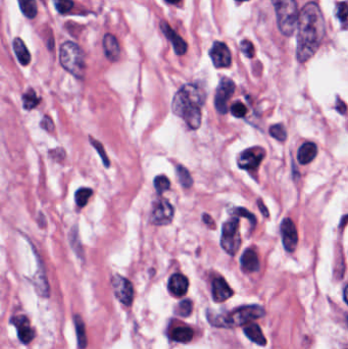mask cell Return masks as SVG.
Masks as SVG:
<instances>
[{
	"instance_id": "1",
	"label": "cell",
	"mask_w": 348,
	"mask_h": 349,
	"mask_svg": "<svg viewBox=\"0 0 348 349\" xmlns=\"http://www.w3.org/2000/svg\"><path fill=\"white\" fill-rule=\"evenodd\" d=\"M297 30L296 56L303 64L318 51L326 33L325 19L317 4L309 3L301 10Z\"/></svg>"
},
{
	"instance_id": "2",
	"label": "cell",
	"mask_w": 348,
	"mask_h": 349,
	"mask_svg": "<svg viewBox=\"0 0 348 349\" xmlns=\"http://www.w3.org/2000/svg\"><path fill=\"white\" fill-rule=\"evenodd\" d=\"M205 102V93L197 85L186 84L175 95L172 109L182 118L187 126L196 130L201 125V106Z\"/></svg>"
},
{
	"instance_id": "3",
	"label": "cell",
	"mask_w": 348,
	"mask_h": 349,
	"mask_svg": "<svg viewBox=\"0 0 348 349\" xmlns=\"http://www.w3.org/2000/svg\"><path fill=\"white\" fill-rule=\"evenodd\" d=\"M264 315L265 310L263 307L259 305H246L224 314L208 315V321L215 327L233 328L249 324L255 320L263 318Z\"/></svg>"
},
{
	"instance_id": "4",
	"label": "cell",
	"mask_w": 348,
	"mask_h": 349,
	"mask_svg": "<svg viewBox=\"0 0 348 349\" xmlns=\"http://www.w3.org/2000/svg\"><path fill=\"white\" fill-rule=\"evenodd\" d=\"M272 4L280 32L285 36H291L297 28L299 19L296 0H272Z\"/></svg>"
},
{
	"instance_id": "5",
	"label": "cell",
	"mask_w": 348,
	"mask_h": 349,
	"mask_svg": "<svg viewBox=\"0 0 348 349\" xmlns=\"http://www.w3.org/2000/svg\"><path fill=\"white\" fill-rule=\"evenodd\" d=\"M59 60L65 70L78 79H82L85 74V58L81 48L73 42H66L59 51Z\"/></svg>"
},
{
	"instance_id": "6",
	"label": "cell",
	"mask_w": 348,
	"mask_h": 349,
	"mask_svg": "<svg viewBox=\"0 0 348 349\" xmlns=\"http://www.w3.org/2000/svg\"><path fill=\"white\" fill-rule=\"evenodd\" d=\"M220 245L223 249L230 256H235L241 245V237L239 233V218L231 217L223 225Z\"/></svg>"
},
{
	"instance_id": "7",
	"label": "cell",
	"mask_w": 348,
	"mask_h": 349,
	"mask_svg": "<svg viewBox=\"0 0 348 349\" xmlns=\"http://www.w3.org/2000/svg\"><path fill=\"white\" fill-rule=\"evenodd\" d=\"M235 88V84L232 80L228 78H223L220 80L214 97V105L219 113L224 114L228 111V101L233 96Z\"/></svg>"
},
{
	"instance_id": "8",
	"label": "cell",
	"mask_w": 348,
	"mask_h": 349,
	"mask_svg": "<svg viewBox=\"0 0 348 349\" xmlns=\"http://www.w3.org/2000/svg\"><path fill=\"white\" fill-rule=\"evenodd\" d=\"M111 285L115 297L123 304L127 306L132 304L134 298V289L132 283L128 279L120 275H115L112 277Z\"/></svg>"
},
{
	"instance_id": "9",
	"label": "cell",
	"mask_w": 348,
	"mask_h": 349,
	"mask_svg": "<svg viewBox=\"0 0 348 349\" xmlns=\"http://www.w3.org/2000/svg\"><path fill=\"white\" fill-rule=\"evenodd\" d=\"M266 156V151L263 147H251L244 150L238 157V166L240 169L256 172L263 160Z\"/></svg>"
},
{
	"instance_id": "10",
	"label": "cell",
	"mask_w": 348,
	"mask_h": 349,
	"mask_svg": "<svg viewBox=\"0 0 348 349\" xmlns=\"http://www.w3.org/2000/svg\"><path fill=\"white\" fill-rule=\"evenodd\" d=\"M174 207L166 199L157 200L152 208L150 220L156 226L170 225L174 218Z\"/></svg>"
},
{
	"instance_id": "11",
	"label": "cell",
	"mask_w": 348,
	"mask_h": 349,
	"mask_svg": "<svg viewBox=\"0 0 348 349\" xmlns=\"http://www.w3.org/2000/svg\"><path fill=\"white\" fill-rule=\"evenodd\" d=\"M281 235L284 248L288 252H293L298 244V234L296 227L291 218H284L281 224Z\"/></svg>"
},
{
	"instance_id": "12",
	"label": "cell",
	"mask_w": 348,
	"mask_h": 349,
	"mask_svg": "<svg viewBox=\"0 0 348 349\" xmlns=\"http://www.w3.org/2000/svg\"><path fill=\"white\" fill-rule=\"evenodd\" d=\"M209 56L215 68H228L232 62L231 52L223 42H214L209 50Z\"/></svg>"
},
{
	"instance_id": "13",
	"label": "cell",
	"mask_w": 348,
	"mask_h": 349,
	"mask_svg": "<svg viewBox=\"0 0 348 349\" xmlns=\"http://www.w3.org/2000/svg\"><path fill=\"white\" fill-rule=\"evenodd\" d=\"M161 28H162L164 35L171 41L176 54L184 55L187 51V48H188L187 43L168 25V23L162 22Z\"/></svg>"
},
{
	"instance_id": "14",
	"label": "cell",
	"mask_w": 348,
	"mask_h": 349,
	"mask_svg": "<svg viewBox=\"0 0 348 349\" xmlns=\"http://www.w3.org/2000/svg\"><path fill=\"white\" fill-rule=\"evenodd\" d=\"M12 323L17 327L19 339L24 344H28L34 339V330L31 328L30 322L26 316H16L13 319Z\"/></svg>"
},
{
	"instance_id": "15",
	"label": "cell",
	"mask_w": 348,
	"mask_h": 349,
	"mask_svg": "<svg viewBox=\"0 0 348 349\" xmlns=\"http://www.w3.org/2000/svg\"><path fill=\"white\" fill-rule=\"evenodd\" d=\"M233 295V290L223 278H215L212 281V298L215 302H224Z\"/></svg>"
},
{
	"instance_id": "16",
	"label": "cell",
	"mask_w": 348,
	"mask_h": 349,
	"mask_svg": "<svg viewBox=\"0 0 348 349\" xmlns=\"http://www.w3.org/2000/svg\"><path fill=\"white\" fill-rule=\"evenodd\" d=\"M169 291L176 297H181L185 295L189 288V281L188 279L182 274H175L170 278Z\"/></svg>"
},
{
	"instance_id": "17",
	"label": "cell",
	"mask_w": 348,
	"mask_h": 349,
	"mask_svg": "<svg viewBox=\"0 0 348 349\" xmlns=\"http://www.w3.org/2000/svg\"><path fill=\"white\" fill-rule=\"evenodd\" d=\"M103 49L106 57L111 61H117L120 58V44L113 35L106 34L103 38Z\"/></svg>"
},
{
	"instance_id": "18",
	"label": "cell",
	"mask_w": 348,
	"mask_h": 349,
	"mask_svg": "<svg viewBox=\"0 0 348 349\" xmlns=\"http://www.w3.org/2000/svg\"><path fill=\"white\" fill-rule=\"evenodd\" d=\"M240 263L245 273H256L260 270V260L258 253L254 249L245 250L241 257Z\"/></svg>"
},
{
	"instance_id": "19",
	"label": "cell",
	"mask_w": 348,
	"mask_h": 349,
	"mask_svg": "<svg viewBox=\"0 0 348 349\" xmlns=\"http://www.w3.org/2000/svg\"><path fill=\"white\" fill-rule=\"evenodd\" d=\"M318 154V147L312 142H306L302 144L298 150L297 158L301 165H307L311 163Z\"/></svg>"
},
{
	"instance_id": "20",
	"label": "cell",
	"mask_w": 348,
	"mask_h": 349,
	"mask_svg": "<svg viewBox=\"0 0 348 349\" xmlns=\"http://www.w3.org/2000/svg\"><path fill=\"white\" fill-rule=\"evenodd\" d=\"M244 333L247 336V338H249L252 342L259 344V345H266L267 344V339L264 336L262 329L260 328L259 325L257 324H248L245 328H244Z\"/></svg>"
},
{
	"instance_id": "21",
	"label": "cell",
	"mask_w": 348,
	"mask_h": 349,
	"mask_svg": "<svg viewBox=\"0 0 348 349\" xmlns=\"http://www.w3.org/2000/svg\"><path fill=\"white\" fill-rule=\"evenodd\" d=\"M14 50H15V53H16L21 65L28 66L30 64V61H31L30 52L27 49L25 43L22 41L21 38H16L14 40Z\"/></svg>"
},
{
	"instance_id": "22",
	"label": "cell",
	"mask_w": 348,
	"mask_h": 349,
	"mask_svg": "<svg viewBox=\"0 0 348 349\" xmlns=\"http://www.w3.org/2000/svg\"><path fill=\"white\" fill-rule=\"evenodd\" d=\"M193 330L189 327H177L175 328L172 333H171V338L176 341V342H180V343H188L192 340L193 338Z\"/></svg>"
},
{
	"instance_id": "23",
	"label": "cell",
	"mask_w": 348,
	"mask_h": 349,
	"mask_svg": "<svg viewBox=\"0 0 348 349\" xmlns=\"http://www.w3.org/2000/svg\"><path fill=\"white\" fill-rule=\"evenodd\" d=\"M74 323L76 326V332H77V338H78V345L80 349H84L87 345V337H86V330L85 325L80 315H76L74 318Z\"/></svg>"
},
{
	"instance_id": "24",
	"label": "cell",
	"mask_w": 348,
	"mask_h": 349,
	"mask_svg": "<svg viewBox=\"0 0 348 349\" xmlns=\"http://www.w3.org/2000/svg\"><path fill=\"white\" fill-rule=\"evenodd\" d=\"M20 9L25 17L28 19H34L37 16L38 9L36 0H18Z\"/></svg>"
},
{
	"instance_id": "25",
	"label": "cell",
	"mask_w": 348,
	"mask_h": 349,
	"mask_svg": "<svg viewBox=\"0 0 348 349\" xmlns=\"http://www.w3.org/2000/svg\"><path fill=\"white\" fill-rule=\"evenodd\" d=\"M39 103H40V98L36 95V93L33 89L28 90L23 95V105H24L25 109L31 110V109L35 108Z\"/></svg>"
},
{
	"instance_id": "26",
	"label": "cell",
	"mask_w": 348,
	"mask_h": 349,
	"mask_svg": "<svg viewBox=\"0 0 348 349\" xmlns=\"http://www.w3.org/2000/svg\"><path fill=\"white\" fill-rule=\"evenodd\" d=\"M177 176L178 180L184 188H190L193 184V179L189 173V171L184 168L183 166L177 167Z\"/></svg>"
},
{
	"instance_id": "27",
	"label": "cell",
	"mask_w": 348,
	"mask_h": 349,
	"mask_svg": "<svg viewBox=\"0 0 348 349\" xmlns=\"http://www.w3.org/2000/svg\"><path fill=\"white\" fill-rule=\"evenodd\" d=\"M92 193L93 192L90 188H80L75 194V199L78 206L84 207L88 203L89 198L91 197Z\"/></svg>"
},
{
	"instance_id": "28",
	"label": "cell",
	"mask_w": 348,
	"mask_h": 349,
	"mask_svg": "<svg viewBox=\"0 0 348 349\" xmlns=\"http://www.w3.org/2000/svg\"><path fill=\"white\" fill-rule=\"evenodd\" d=\"M270 134L273 138H275L276 140L283 142L287 139V132L286 129L283 125L281 124H277V125H273L270 128Z\"/></svg>"
},
{
	"instance_id": "29",
	"label": "cell",
	"mask_w": 348,
	"mask_h": 349,
	"mask_svg": "<svg viewBox=\"0 0 348 349\" xmlns=\"http://www.w3.org/2000/svg\"><path fill=\"white\" fill-rule=\"evenodd\" d=\"M154 187L157 191L159 194H162L164 193L165 191L169 190L170 187H171V183H170V180L164 176V175H161V176H157L155 179H154Z\"/></svg>"
},
{
	"instance_id": "30",
	"label": "cell",
	"mask_w": 348,
	"mask_h": 349,
	"mask_svg": "<svg viewBox=\"0 0 348 349\" xmlns=\"http://www.w3.org/2000/svg\"><path fill=\"white\" fill-rule=\"evenodd\" d=\"M54 6L58 13L67 14L74 8L72 0H54Z\"/></svg>"
},
{
	"instance_id": "31",
	"label": "cell",
	"mask_w": 348,
	"mask_h": 349,
	"mask_svg": "<svg viewBox=\"0 0 348 349\" xmlns=\"http://www.w3.org/2000/svg\"><path fill=\"white\" fill-rule=\"evenodd\" d=\"M192 308H193L192 301L189 300V299H185V300L181 301L180 304L178 305L177 313L179 315H181V316H188V315L191 314Z\"/></svg>"
},
{
	"instance_id": "32",
	"label": "cell",
	"mask_w": 348,
	"mask_h": 349,
	"mask_svg": "<svg viewBox=\"0 0 348 349\" xmlns=\"http://www.w3.org/2000/svg\"><path fill=\"white\" fill-rule=\"evenodd\" d=\"M231 112L233 114L235 118H244L247 113V108L242 102H236L231 106Z\"/></svg>"
},
{
	"instance_id": "33",
	"label": "cell",
	"mask_w": 348,
	"mask_h": 349,
	"mask_svg": "<svg viewBox=\"0 0 348 349\" xmlns=\"http://www.w3.org/2000/svg\"><path fill=\"white\" fill-rule=\"evenodd\" d=\"M90 140L92 141V145L96 148L97 152L99 153L100 157L102 158L104 166H105L106 168H108V167H109V161H108V157H107L106 153L104 152V147H103V145H102L99 141H96V140H94V139H92V138H90Z\"/></svg>"
},
{
	"instance_id": "34",
	"label": "cell",
	"mask_w": 348,
	"mask_h": 349,
	"mask_svg": "<svg viewBox=\"0 0 348 349\" xmlns=\"http://www.w3.org/2000/svg\"><path fill=\"white\" fill-rule=\"evenodd\" d=\"M240 48H241V51L247 56V57H254L255 54H256V50H255V46L254 44L248 41V40H243L240 44Z\"/></svg>"
},
{
	"instance_id": "35",
	"label": "cell",
	"mask_w": 348,
	"mask_h": 349,
	"mask_svg": "<svg viewBox=\"0 0 348 349\" xmlns=\"http://www.w3.org/2000/svg\"><path fill=\"white\" fill-rule=\"evenodd\" d=\"M337 17L341 22H345L348 19V5L340 3L337 6Z\"/></svg>"
},
{
	"instance_id": "36",
	"label": "cell",
	"mask_w": 348,
	"mask_h": 349,
	"mask_svg": "<svg viewBox=\"0 0 348 349\" xmlns=\"http://www.w3.org/2000/svg\"><path fill=\"white\" fill-rule=\"evenodd\" d=\"M234 213H235V215H239V216H244V217H247L250 221H251V224L252 225H255L256 224V217H255V215L251 213V212H249L248 210H246L245 208H242V207H238V208H236L235 210H234Z\"/></svg>"
},
{
	"instance_id": "37",
	"label": "cell",
	"mask_w": 348,
	"mask_h": 349,
	"mask_svg": "<svg viewBox=\"0 0 348 349\" xmlns=\"http://www.w3.org/2000/svg\"><path fill=\"white\" fill-rule=\"evenodd\" d=\"M40 125H41V127H42L44 130H46V131H48V132H52V131L54 130V124H53L52 120L49 118V116H47V115L44 116V119L42 120V122H41Z\"/></svg>"
},
{
	"instance_id": "38",
	"label": "cell",
	"mask_w": 348,
	"mask_h": 349,
	"mask_svg": "<svg viewBox=\"0 0 348 349\" xmlns=\"http://www.w3.org/2000/svg\"><path fill=\"white\" fill-rule=\"evenodd\" d=\"M336 109L340 112V113H342V114H344L345 112H346V109H347V107H346V105H345V103L343 102V101H341V100H339L338 99V101H337V105H336Z\"/></svg>"
},
{
	"instance_id": "39",
	"label": "cell",
	"mask_w": 348,
	"mask_h": 349,
	"mask_svg": "<svg viewBox=\"0 0 348 349\" xmlns=\"http://www.w3.org/2000/svg\"><path fill=\"white\" fill-rule=\"evenodd\" d=\"M202 219H203L204 224H206L209 228H214V221H213V219L208 214H206V213L203 214Z\"/></svg>"
},
{
	"instance_id": "40",
	"label": "cell",
	"mask_w": 348,
	"mask_h": 349,
	"mask_svg": "<svg viewBox=\"0 0 348 349\" xmlns=\"http://www.w3.org/2000/svg\"><path fill=\"white\" fill-rule=\"evenodd\" d=\"M258 204H259V206H260L262 212L264 213V215H265V216H269V211H268L267 207L265 206V204L263 203V201H262V200H259V201H258Z\"/></svg>"
},
{
	"instance_id": "41",
	"label": "cell",
	"mask_w": 348,
	"mask_h": 349,
	"mask_svg": "<svg viewBox=\"0 0 348 349\" xmlns=\"http://www.w3.org/2000/svg\"><path fill=\"white\" fill-rule=\"evenodd\" d=\"M344 299H345L346 303L348 304V285L346 286V288H345V290H344Z\"/></svg>"
},
{
	"instance_id": "42",
	"label": "cell",
	"mask_w": 348,
	"mask_h": 349,
	"mask_svg": "<svg viewBox=\"0 0 348 349\" xmlns=\"http://www.w3.org/2000/svg\"><path fill=\"white\" fill-rule=\"evenodd\" d=\"M166 2L168 4H171V5H177V4H179L181 2V0H166Z\"/></svg>"
},
{
	"instance_id": "43",
	"label": "cell",
	"mask_w": 348,
	"mask_h": 349,
	"mask_svg": "<svg viewBox=\"0 0 348 349\" xmlns=\"http://www.w3.org/2000/svg\"><path fill=\"white\" fill-rule=\"evenodd\" d=\"M237 2H240V3H243V2H248V0H237Z\"/></svg>"
}]
</instances>
